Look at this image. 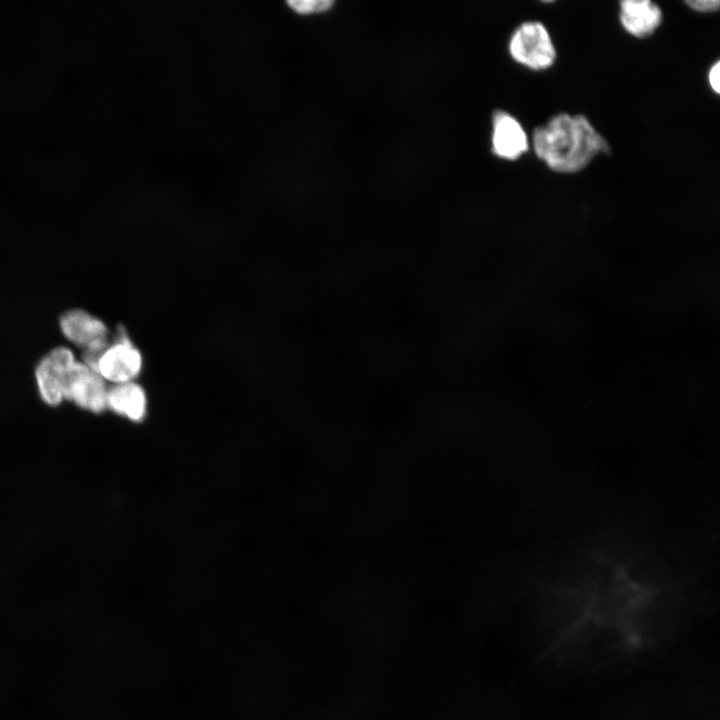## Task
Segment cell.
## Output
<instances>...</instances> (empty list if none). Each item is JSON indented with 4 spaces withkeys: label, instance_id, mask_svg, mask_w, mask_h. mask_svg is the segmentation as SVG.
<instances>
[{
    "label": "cell",
    "instance_id": "cell-7",
    "mask_svg": "<svg viewBox=\"0 0 720 720\" xmlns=\"http://www.w3.org/2000/svg\"><path fill=\"white\" fill-rule=\"evenodd\" d=\"M530 141L521 123L510 113L496 110L492 115L491 150L503 160H517L529 149Z\"/></svg>",
    "mask_w": 720,
    "mask_h": 720
},
{
    "label": "cell",
    "instance_id": "cell-2",
    "mask_svg": "<svg viewBox=\"0 0 720 720\" xmlns=\"http://www.w3.org/2000/svg\"><path fill=\"white\" fill-rule=\"evenodd\" d=\"M508 51L515 62L533 71L550 68L557 57L551 35L539 21L521 23L509 39Z\"/></svg>",
    "mask_w": 720,
    "mask_h": 720
},
{
    "label": "cell",
    "instance_id": "cell-10",
    "mask_svg": "<svg viewBox=\"0 0 720 720\" xmlns=\"http://www.w3.org/2000/svg\"><path fill=\"white\" fill-rule=\"evenodd\" d=\"M289 7L300 15H310L327 11L334 4L331 0H292Z\"/></svg>",
    "mask_w": 720,
    "mask_h": 720
},
{
    "label": "cell",
    "instance_id": "cell-5",
    "mask_svg": "<svg viewBox=\"0 0 720 720\" xmlns=\"http://www.w3.org/2000/svg\"><path fill=\"white\" fill-rule=\"evenodd\" d=\"M143 360L123 327L117 329L115 341L106 348L97 365V372L106 382L121 384L135 381Z\"/></svg>",
    "mask_w": 720,
    "mask_h": 720
},
{
    "label": "cell",
    "instance_id": "cell-11",
    "mask_svg": "<svg viewBox=\"0 0 720 720\" xmlns=\"http://www.w3.org/2000/svg\"><path fill=\"white\" fill-rule=\"evenodd\" d=\"M686 4L693 10L708 13L720 9V0H693L686 1Z\"/></svg>",
    "mask_w": 720,
    "mask_h": 720
},
{
    "label": "cell",
    "instance_id": "cell-12",
    "mask_svg": "<svg viewBox=\"0 0 720 720\" xmlns=\"http://www.w3.org/2000/svg\"><path fill=\"white\" fill-rule=\"evenodd\" d=\"M708 78L711 88L720 95V60L712 66Z\"/></svg>",
    "mask_w": 720,
    "mask_h": 720
},
{
    "label": "cell",
    "instance_id": "cell-1",
    "mask_svg": "<svg viewBox=\"0 0 720 720\" xmlns=\"http://www.w3.org/2000/svg\"><path fill=\"white\" fill-rule=\"evenodd\" d=\"M530 143L539 160L562 174L580 172L610 152L607 140L582 114H555L533 130Z\"/></svg>",
    "mask_w": 720,
    "mask_h": 720
},
{
    "label": "cell",
    "instance_id": "cell-9",
    "mask_svg": "<svg viewBox=\"0 0 720 720\" xmlns=\"http://www.w3.org/2000/svg\"><path fill=\"white\" fill-rule=\"evenodd\" d=\"M107 409L131 422H142L147 414L143 387L135 381L112 385L108 389Z\"/></svg>",
    "mask_w": 720,
    "mask_h": 720
},
{
    "label": "cell",
    "instance_id": "cell-3",
    "mask_svg": "<svg viewBox=\"0 0 720 720\" xmlns=\"http://www.w3.org/2000/svg\"><path fill=\"white\" fill-rule=\"evenodd\" d=\"M59 325L63 335L82 348V362L97 371L98 361L109 346L104 322L82 309H72L62 314Z\"/></svg>",
    "mask_w": 720,
    "mask_h": 720
},
{
    "label": "cell",
    "instance_id": "cell-6",
    "mask_svg": "<svg viewBox=\"0 0 720 720\" xmlns=\"http://www.w3.org/2000/svg\"><path fill=\"white\" fill-rule=\"evenodd\" d=\"M76 361L71 349L64 346L52 349L39 361L35 378L44 403L58 406L63 402L65 381Z\"/></svg>",
    "mask_w": 720,
    "mask_h": 720
},
{
    "label": "cell",
    "instance_id": "cell-4",
    "mask_svg": "<svg viewBox=\"0 0 720 720\" xmlns=\"http://www.w3.org/2000/svg\"><path fill=\"white\" fill-rule=\"evenodd\" d=\"M103 377L82 361H76L64 385V400L94 414L107 409L109 387Z\"/></svg>",
    "mask_w": 720,
    "mask_h": 720
},
{
    "label": "cell",
    "instance_id": "cell-8",
    "mask_svg": "<svg viewBox=\"0 0 720 720\" xmlns=\"http://www.w3.org/2000/svg\"><path fill=\"white\" fill-rule=\"evenodd\" d=\"M619 21L630 35L646 38L660 26L662 11L649 0H624L619 3Z\"/></svg>",
    "mask_w": 720,
    "mask_h": 720
}]
</instances>
